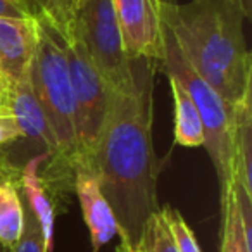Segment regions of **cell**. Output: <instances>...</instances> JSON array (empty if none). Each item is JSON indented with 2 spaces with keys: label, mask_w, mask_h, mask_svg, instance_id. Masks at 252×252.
<instances>
[{
  "label": "cell",
  "mask_w": 252,
  "mask_h": 252,
  "mask_svg": "<svg viewBox=\"0 0 252 252\" xmlns=\"http://www.w3.org/2000/svg\"><path fill=\"white\" fill-rule=\"evenodd\" d=\"M36 43V18H0V74L12 80L30 74Z\"/></svg>",
  "instance_id": "30bf717a"
},
{
  "label": "cell",
  "mask_w": 252,
  "mask_h": 252,
  "mask_svg": "<svg viewBox=\"0 0 252 252\" xmlns=\"http://www.w3.org/2000/svg\"><path fill=\"white\" fill-rule=\"evenodd\" d=\"M25 230V202L19 180H0V245L12 249Z\"/></svg>",
  "instance_id": "5bb4252c"
},
{
  "label": "cell",
  "mask_w": 252,
  "mask_h": 252,
  "mask_svg": "<svg viewBox=\"0 0 252 252\" xmlns=\"http://www.w3.org/2000/svg\"><path fill=\"white\" fill-rule=\"evenodd\" d=\"M78 0H50L49 9L43 16L54 23L59 33L67 32L71 21L74 18V11H76Z\"/></svg>",
  "instance_id": "d6986e66"
},
{
  "label": "cell",
  "mask_w": 252,
  "mask_h": 252,
  "mask_svg": "<svg viewBox=\"0 0 252 252\" xmlns=\"http://www.w3.org/2000/svg\"><path fill=\"white\" fill-rule=\"evenodd\" d=\"M0 252H12V249L4 247V245H0Z\"/></svg>",
  "instance_id": "d4e9b609"
},
{
  "label": "cell",
  "mask_w": 252,
  "mask_h": 252,
  "mask_svg": "<svg viewBox=\"0 0 252 252\" xmlns=\"http://www.w3.org/2000/svg\"><path fill=\"white\" fill-rule=\"evenodd\" d=\"M158 64L131 61L130 87L112 90L107 114L87 168L111 206L121 242L137 247L147 220L159 211V159L152 142ZM83 166V164H81Z\"/></svg>",
  "instance_id": "6da1fadb"
},
{
  "label": "cell",
  "mask_w": 252,
  "mask_h": 252,
  "mask_svg": "<svg viewBox=\"0 0 252 252\" xmlns=\"http://www.w3.org/2000/svg\"><path fill=\"white\" fill-rule=\"evenodd\" d=\"M0 18H35L26 0H0Z\"/></svg>",
  "instance_id": "ffe728a7"
},
{
  "label": "cell",
  "mask_w": 252,
  "mask_h": 252,
  "mask_svg": "<svg viewBox=\"0 0 252 252\" xmlns=\"http://www.w3.org/2000/svg\"><path fill=\"white\" fill-rule=\"evenodd\" d=\"M162 23V19H161ZM162 50L156 64L171 80L178 81L189 94L202 119L204 147L211 162L216 169L220 189L223 192L233 183V123L235 114L224 104V100L206 83L192 67L189 66L169 33L168 26L162 23Z\"/></svg>",
  "instance_id": "277c9868"
},
{
  "label": "cell",
  "mask_w": 252,
  "mask_h": 252,
  "mask_svg": "<svg viewBox=\"0 0 252 252\" xmlns=\"http://www.w3.org/2000/svg\"><path fill=\"white\" fill-rule=\"evenodd\" d=\"M12 252H45L38 221H36V218L33 216V213L28 209L26 204H25V230H23V235L18 240V244L12 247Z\"/></svg>",
  "instance_id": "ac0fdd59"
},
{
  "label": "cell",
  "mask_w": 252,
  "mask_h": 252,
  "mask_svg": "<svg viewBox=\"0 0 252 252\" xmlns=\"http://www.w3.org/2000/svg\"><path fill=\"white\" fill-rule=\"evenodd\" d=\"M126 57L158 63L162 50L159 0H112Z\"/></svg>",
  "instance_id": "52a82bcc"
},
{
  "label": "cell",
  "mask_w": 252,
  "mask_h": 252,
  "mask_svg": "<svg viewBox=\"0 0 252 252\" xmlns=\"http://www.w3.org/2000/svg\"><path fill=\"white\" fill-rule=\"evenodd\" d=\"M135 252H138V251H137V249H135Z\"/></svg>",
  "instance_id": "4316f807"
},
{
  "label": "cell",
  "mask_w": 252,
  "mask_h": 252,
  "mask_svg": "<svg viewBox=\"0 0 252 252\" xmlns=\"http://www.w3.org/2000/svg\"><path fill=\"white\" fill-rule=\"evenodd\" d=\"M19 138H21V131L14 119L5 112H0V145H7Z\"/></svg>",
  "instance_id": "44dd1931"
},
{
  "label": "cell",
  "mask_w": 252,
  "mask_h": 252,
  "mask_svg": "<svg viewBox=\"0 0 252 252\" xmlns=\"http://www.w3.org/2000/svg\"><path fill=\"white\" fill-rule=\"evenodd\" d=\"M26 4L30 5V9H32L33 16L35 18H40L42 14H45L47 9H49V4L50 0H26Z\"/></svg>",
  "instance_id": "7402d4cb"
},
{
  "label": "cell",
  "mask_w": 252,
  "mask_h": 252,
  "mask_svg": "<svg viewBox=\"0 0 252 252\" xmlns=\"http://www.w3.org/2000/svg\"><path fill=\"white\" fill-rule=\"evenodd\" d=\"M61 42L66 56L74 98V133H76L74 166H88L107 114L112 90L92 63L83 43L71 30L61 33Z\"/></svg>",
  "instance_id": "5b68a950"
},
{
  "label": "cell",
  "mask_w": 252,
  "mask_h": 252,
  "mask_svg": "<svg viewBox=\"0 0 252 252\" xmlns=\"http://www.w3.org/2000/svg\"><path fill=\"white\" fill-rule=\"evenodd\" d=\"M73 190L81 207L83 221L92 237V249L98 252L105 244L118 235V223L111 211V206L100 192L97 176L87 166H74Z\"/></svg>",
  "instance_id": "9c48e42d"
},
{
  "label": "cell",
  "mask_w": 252,
  "mask_h": 252,
  "mask_svg": "<svg viewBox=\"0 0 252 252\" xmlns=\"http://www.w3.org/2000/svg\"><path fill=\"white\" fill-rule=\"evenodd\" d=\"M47 159V154L42 152L36 158H32L19 173V190L25 204L38 221L40 231L43 237L45 252L54 251V226H56V211L50 195L40 178V164Z\"/></svg>",
  "instance_id": "8fae6325"
},
{
  "label": "cell",
  "mask_w": 252,
  "mask_h": 252,
  "mask_svg": "<svg viewBox=\"0 0 252 252\" xmlns=\"http://www.w3.org/2000/svg\"><path fill=\"white\" fill-rule=\"evenodd\" d=\"M252 92L235 107L233 182L252 195Z\"/></svg>",
  "instance_id": "7c38bea8"
},
{
  "label": "cell",
  "mask_w": 252,
  "mask_h": 252,
  "mask_svg": "<svg viewBox=\"0 0 252 252\" xmlns=\"http://www.w3.org/2000/svg\"><path fill=\"white\" fill-rule=\"evenodd\" d=\"M135 249L138 252H178L175 238H173L161 211L154 213L147 220Z\"/></svg>",
  "instance_id": "2e32d148"
},
{
  "label": "cell",
  "mask_w": 252,
  "mask_h": 252,
  "mask_svg": "<svg viewBox=\"0 0 252 252\" xmlns=\"http://www.w3.org/2000/svg\"><path fill=\"white\" fill-rule=\"evenodd\" d=\"M67 30L80 38L111 90L130 87L133 80L131 61L123 49L112 0H80Z\"/></svg>",
  "instance_id": "8992f818"
},
{
  "label": "cell",
  "mask_w": 252,
  "mask_h": 252,
  "mask_svg": "<svg viewBox=\"0 0 252 252\" xmlns=\"http://www.w3.org/2000/svg\"><path fill=\"white\" fill-rule=\"evenodd\" d=\"M159 12L183 59L235 114L252 92V57L244 36L251 0H159Z\"/></svg>",
  "instance_id": "7a4b0ae2"
},
{
  "label": "cell",
  "mask_w": 252,
  "mask_h": 252,
  "mask_svg": "<svg viewBox=\"0 0 252 252\" xmlns=\"http://www.w3.org/2000/svg\"><path fill=\"white\" fill-rule=\"evenodd\" d=\"M0 112H5L14 119L21 131V137L40 144L45 149L47 159L52 158L56 144L33 92L32 74H26L19 80H12L0 74Z\"/></svg>",
  "instance_id": "ba28073f"
},
{
  "label": "cell",
  "mask_w": 252,
  "mask_h": 252,
  "mask_svg": "<svg viewBox=\"0 0 252 252\" xmlns=\"http://www.w3.org/2000/svg\"><path fill=\"white\" fill-rule=\"evenodd\" d=\"M78 4H80V0H78ZM76 7H78V5H76Z\"/></svg>",
  "instance_id": "484cf974"
},
{
  "label": "cell",
  "mask_w": 252,
  "mask_h": 252,
  "mask_svg": "<svg viewBox=\"0 0 252 252\" xmlns=\"http://www.w3.org/2000/svg\"><path fill=\"white\" fill-rule=\"evenodd\" d=\"M19 175L21 171H14V169H11L7 166V162H4V161H0V180H5V178H12V175ZM14 180H18V178H14Z\"/></svg>",
  "instance_id": "603a6c76"
},
{
  "label": "cell",
  "mask_w": 252,
  "mask_h": 252,
  "mask_svg": "<svg viewBox=\"0 0 252 252\" xmlns=\"http://www.w3.org/2000/svg\"><path fill=\"white\" fill-rule=\"evenodd\" d=\"M221 213H223V228H221V252H252L242 230L240 214H238L237 199H235L233 183L221 192Z\"/></svg>",
  "instance_id": "9a60e30c"
},
{
  "label": "cell",
  "mask_w": 252,
  "mask_h": 252,
  "mask_svg": "<svg viewBox=\"0 0 252 252\" xmlns=\"http://www.w3.org/2000/svg\"><path fill=\"white\" fill-rule=\"evenodd\" d=\"M38 19V43L32 61V87L43 116L52 131L56 151L49 158L50 164L40 175L47 193L73 189L76 162V133H74V98L69 71L59 30L47 16Z\"/></svg>",
  "instance_id": "3957f363"
},
{
  "label": "cell",
  "mask_w": 252,
  "mask_h": 252,
  "mask_svg": "<svg viewBox=\"0 0 252 252\" xmlns=\"http://www.w3.org/2000/svg\"><path fill=\"white\" fill-rule=\"evenodd\" d=\"M116 252H135V247L126 242H119L118 247H116Z\"/></svg>",
  "instance_id": "cb8c5ba5"
},
{
  "label": "cell",
  "mask_w": 252,
  "mask_h": 252,
  "mask_svg": "<svg viewBox=\"0 0 252 252\" xmlns=\"http://www.w3.org/2000/svg\"><path fill=\"white\" fill-rule=\"evenodd\" d=\"M168 80L175 100V144L182 147H204V126L195 104L178 81Z\"/></svg>",
  "instance_id": "4fadbf2b"
},
{
  "label": "cell",
  "mask_w": 252,
  "mask_h": 252,
  "mask_svg": "<svg viewBox=\"0 0 252 252\" xmlns=\"http://www.w3.org/2000/svg\"><path fill=\"white\" fill-rule=\"evenodd\" d=\"M159 211H161L162 218H164L166 224H168L169 231H171L173 238H175L178 252H202L199 244H197V238L193 235L192 228L189 226V223L180 214L178 209H175L171 206H164Z\"/></svg>",
  "instance_id": "e0dca14e"
}]
</instances>
